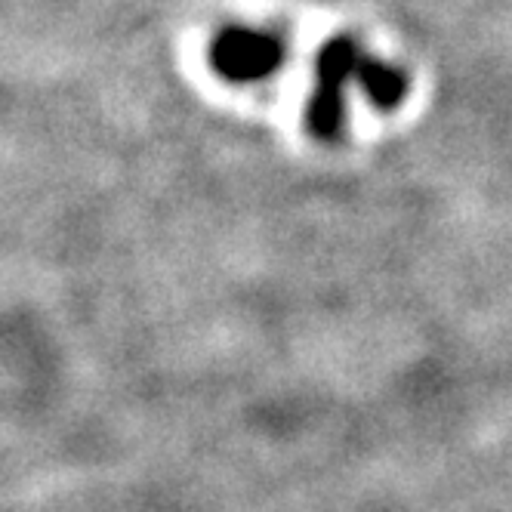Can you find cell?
<instances>
[{"label":"cell","mask_w":512,"mask_h":512,"mask_svg":"<svg viewBox=\"0 0 512 512\" xmlns=\"http://www.w3.org/2000/svg\"><path fill=\"white\" fill-rule=\"evenodd\" d=\"M364 47L355 38H331L321 53H318V68H315V93L306 108V121L309 130L324 139L334 142L343 133L346 124V90L361 75V62H364Z\"/></svg>","instance_id":"obj_1"},{"label":"cell","mask_w":512,"mask_h":512,"mask_svg":"<svg viewBox=\"0 0 512 512\" xmlns=\"http://www.w3.org/2000/svg\"><path fill=\"white\" fill-rule=\"evenodd\" d=\"M210 68L226 84H256L272 78L287 59L281 34L250 25H229L210 44Z\"/></svg>","instance_id":"obj_2"},{"label":"cell","mask_w":512,"mask_h":512,"mask_svg":"<svg viewBox=\"0 0 512 512\" xmlns=\"http://www.w3.org/2000/svg\"><path fill=\"white\" fill-rule=\"evenodd\" d=\"M358 87L368 93V99L377 108H395L405 102L408 96V75L401 68L380 62L374 56H364L361 62V75H358Z\"/></svg>","instance_id":"obj_3"}]
</instances>
